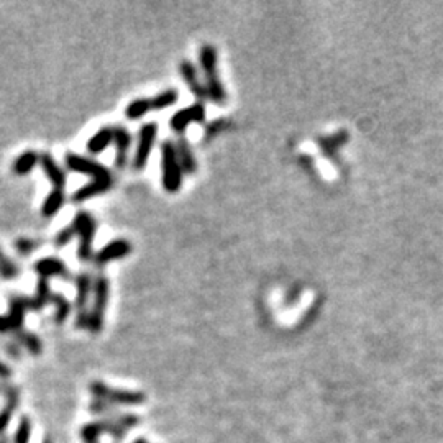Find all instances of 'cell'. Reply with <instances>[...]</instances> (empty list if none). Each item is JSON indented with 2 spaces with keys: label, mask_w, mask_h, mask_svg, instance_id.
<instances>
[{
  "label": "cell",
  "mask_w": 443,
  "mask_h": 443,
  "mask_svg": "<svg viewBox=\"0 0 443 443\" xmlns=\"http://www.w3.org/2000/svg\"><path fill=\"white\" fill-rule=\"evenodd\" d=\"M199 66L204 76L207 99L215 105L224 107L229 100V94L219 74V51L214 45L205 43L199 50Z\"/></svg>",
  "instance_id": "1"
},
{
  "label": "cell",
  "mask_w": 443,
  "mask_h": 443,
  "mask_svg": "<svg viewBox=\"0 0 443 443\" xmlns=\"http://www.w3.org/2000/svg\"><path fill=\"white\" fill-rule=\"evenodd\" d=\"M109 299H110V280L100 272V275L94 276V286H92V302L89 311V323H87V330L92 335L100 333L102 328H104Z\"/></svg>",
  "instance_id": "2"
},
{
  "label": "cell",
  "mask_w": 443,
  "mask_h": 443,
  "mask_svg": "<svg viewBox=\"0 0 443 443\" xmlns=\"http://www.w3.org/2000/svg\"><path fill=\"white\" fill-rule=\"evenodd\" d=\"M161 153V184L168 194H176L181 190L184 183V173L179 163L174 142L164 140L159 148Z\"/></svg>",
  "instance_id": "3"
},
{
  "label": "cell",
  "mask_w": 443,
  "mask_h": 443,
  "mask_svg": "<svg viewBox=\"0 0 443 443\" xmlns=\"http://www.w3.org/2000/svg\"><path fill=\"white\" fill-rule=\"evenodd\" d=\"M73 229L76 231L77 238V258L82 263H89L94 260V238L97 224L94 215L87 210H79L74 215L73 222H71Z\"/></svg>",
  "instance_id": "4"
},
{
  "label": "cell",
  "mask_w": 443,
  "mask_h": 443,
  "mask_svg": "<svg viewBox=\"0 0 443 443\" xmlns=\"http://www.w3.org/2000/svg\"><path fill=\"white\" fill-rule=\"evenodd\" d=\"M76 284V299H74V311H76V322L74 326L77 330H86L89 323V311H91V297H92V286H94V277L91 272L81 271L79 275L74 276Z\"/></svg>",
  "instance_id": "5"
},
{
  "label": "cell",
  "mask_w": 443,
  "mask_h": 443,
  "mask_svg": "<svg viewBox=\"0 0 443 443\" xmlns=\"http://www.w3.org/2000/svg\"><path fill=\"white\" fill-rule=\"evenodd\" d=\"M64 166L76 174L91 178V181H112L113 179L112 171L105 164L77 153L64 154Z\"/></svg>",
  "instance_id": "6"
},
{
  "label": "cell",
  "mask_w": 443,
  "mask_h": 443,
  "mask_svg": "<svg viewBox=\"0 0 443 443\" xmlns=\"http://www.w3.org/2000/svg\"><path fill=\"white\" fill-rule=\"evenodd\" d=\"M91 394L97 401H102L105 404H120V405H138L146 401V396L138 391H127V389H115L107 386L102 381H94L89 384Z\"/></svg>",
  "instance_id": "7"
},
{
  "label": "cell",
  "mask_w": 443,
  "mask_h": 443,
  "mask_svg": "<svg viewBox=\"0 0 443 443\" xmlns=\"http://www.w3.org/2000/svg\"><path fill=\"white\" fill-rule=\"evenodd\" d=\"M156 137H158V123L146 122L140 127V130H138L137 149L132 158V168L135 169V171H143V169L148 166L154 143H156Z\"/></svg>",
  "instance_id": "8"
},
{
  "label": "cell",
  "mask_w": 443,
  "mask_h": 443,
  "mask_svg": "<svg viewBox=\"0 0 443 443\" xmlns=\"http://www.w3.org/2000/svg\"><path fill=\"white\" fill-rule=\"evenodd\" d=\"M205 117H207V109H205L204 102L195 100L194 104H190L185 109L178 110L169 120V128L176 133V135L183 137V133L188 130L190 125L194 123H204Z\"/></svg>",
  "instance_id": "9"
},
{
  "label": "cell",
  "mask_w": 443,
  "mask_h": 443,
  "mask_svg": "<svg viewBox=\"0 0 443 443\" xmlns=\"http://www.w3.org/2000/svg\"><path fill=\"white\" fill-rule=\"evenodd\" d=\"M110 435L115 440H123L127 435V430L123 427L113 424L110 420H99V422H91L86 424L81 429V439L84 443H99L100 435Z\"/></svg>",
  "instance_id": "10"
},
{
  "label": "cell",
  "mask_w": 443,
  "mask_h": 443,
  "mask_svg": "<svg viewBox=\"0 0 443 443\" xmlns=\"http://www.w3.org/2000/svg\"><path fill=\"white\" fill-rule=\"evenodd\" d=\"M33 271L41 280L50 281L51 277H58L63 281H74V275L71 272L68 265L58 256H45V258L38 260L33 265Z\"/></svg>",
  "instance_id": "11"
},
{
  "label": "cell",
  "mask_w": 443,
  "mask_h": 443,
  "mask_svg": "<svg viewBox=\"0 0 443 443\" xmlns=\"http://www.w3.org/2000/svg\"><path fill=\"white\" fill-rule=\"evenodd\" d=\"M132 251H133V245L127 238H115L102 246L100 250H97L94 255V260L92 261H94V265L97 267H104L112 261L127 258Z\"/></svg>",
  "instance_id": "12"
},
{
  "label": "cell",
  "mask_w": 443,
  "mask_h": 443,
  "mask_svg": "<svg viewBox=\"0 0 443 443\" xmlns=\"http://www.w3.org/2000/svg\"><path fill=\"white\" fill-rule=\"evenodd\" d=\"M133 137L130 130L123 125H113V143L115 146V168L123 171L130 163V149Z\"/></svg>",
  "instance_id": "13"
},
{
  "label": "cell",
  "mask_w": 443,
  "mask_h": 443,
  "mask_svg": "<svg viewBox=\"0 0 443 443\" xmlns=\"http://www.w3.org/2000/svg\"><path fill=\"white\" fill-rule=\"evenodd\" d=\"M179 74H181L185 86L189 87V91L192 92V96L199 102L207 100V91H205L204 81L200 79V74L197 71V66L192 63L190 59H183L179 63Z\"/></svg>",
  "instance_id": "14"
},
{
  "label": "cell",
  "mask_w": 443,
  "mask_h": 443,
  "mask_svg": "<svg viewBox=\"0 0 443 443\" xmlns=\"http://www.w3.org/2000/svg\"><path fill=\"white\" fill-rule=\"evenodd\" d=\"M89 410L92 414H99V415H105V420H110L113 424L123 427V429H133L140 424V417L133 415V414H120V412L115 410V407H112L110 404L102 403V401H94L91 403Z\"/></svg>",
  "instance_id": "15"
},
{
  "label": "cell",
  "mask_w": 443,
  "mask_h": 443,
  "mask_svg": "<svg viewBox=\"0 0 443 443\" xmlns=\"http://www.w3.org/2000/svg\"><path fill=\"white\" fill-rule=\"evenodd\" d=\"M40 166L43 169L45 176L48 178L51 185H53V189H64L68 176H66L64 168L56 161L53 154L48 151L40 153Z\"/></svg>",
  "instance_id": "16"
},
{
  "label": "cell",
  "mask_w": 443,
  "mask_h": 443,
  "mask_svg": "<svg viewBox=\"0 0 443 443\" xmlns=\"http://www.w3.org/2000/svg\"><path fill=\"white\" fill-rule=\"evenodd\" d=\"M113 185H115V179H112V181H91L81 185L79 189H76L73 195H71V200H73V204H84L87 200L107 194L109 190H112Z\"/></svg>",
  "instance_id": "17"
},
{
  "label": "cell",
  "mask_w": 443,
  "mask_h": 443,
  "mask_svg": "<svg viewBox=\"0 0 443 443\" xmlns=\"http://www.w3.org/2000/svg\"><path fill=\"white\" fill-rule=\"evenodd\" d=\"M174 146H176V153L179 158V163H181L184 176H192L197 171L199 164L197 159H195V154L192 151V146H190L189 140L185 137H178V140L174 142Z\"/></svg>",
  "instance_id": "18"
},
{
  "label": "cell",
  "mask_w": 443,
  "mask_h": 443,
  "mask_svg": "<svg viewBox=\"0 0 443 443\" xmlns=\"http://www.w3.org/2000/svg\"><path fill=\"white\" fill-rule=\"evenodd\" d=\"M40 164V153L37 149H25L23 153H20L12 163V173L15 176H28Z\"/></svg>",
  "instance_id": "19"
},
{
  "label": "cell",
  "mask_w": 443,
  "mask_h": 443,
  "mask_svg": "<svg viewBox=\"0 0 443 443\" xmlns=\"http://www.w3.org/2000/svg\"><path fill=\"white\" fill-rule=\"evenodd\" d=\"M113 143V127L107 125L102 127L97 130L94 135H92L86 143L87 153L92 154V156H97V154L104 153L107 148H109Z\"/></svg>",
  "instance_id": "20"
},
{
  "label": "cell",
  "mask_w": 443,
  "mask_h": 443,
  "mask_svg": "<svg viewBox=\"0 0 443 443\" xmlns=\"http://www.w3.org/2000/svg\"><path fill=\"white\" fill-rule=\"evenodd\" d=\"M18 399L20 394L17 388H13V386L5 388V407L0 410V435H4V432L7 430L10 420H12L13 412L18 405Z\"/></svg>",
  "instance_id": "21"
},
{
  "label": "cell",
  "mask_w": 443,
  "mask_h": 443,
  "mask_svg": "<svg viewBox=\"0 0 443 443\" xmlns=\"http://www.w3.org/2000/svg\"><path fill=\"white\" fill-rule=\"evenodd\" d=\"M66 202L64 189H51V192L46 195V199L41 204V217L53 219L59 214Z\"/></svg>",
  "instance_id": "22"
},
{
  "label": "cell",
  "mask_w": 443,
  "mask_h": 443,
  "mask_svg": "<svg viewBox=\"0 0 443 443\" xmlns=\"http://www.w3.org/2000/svg\"><path fill=\"white\" fill-rule=\"evenodd\" d=\"M50 306L54 307L53 321H54L56 326H63V323L68 321L69 316H71V311H73V304L69 302L68 297L59 294V292H51Z\"/></svg>",
  "instance_id": "23"
},
{
  "label": "cell",
  "mask_w": 443,
  "mask_h": 443,
  "mask_svg": "<svg viewBox=\"0 0 443 443\" xmlns=\"http://www.w3.org/2000/svg\"><path fill=\"white\" fill-rule=\"evenodd\" d=\"M13 337L15 342L18 343V347H23L28 353H32L33 357H40L41 352H43V343H41V340L33 332L27 330V328H22V330L13 333Z\"/></svg>",
  "instance_id": "24"
},
{
  "label": "cell",
  "mask_w": 443,
  "mask_h": 443,
  "mask_svg": "<svg viewBox=\"0 0 443 443\" xmlns=\"http://www.w3.org/2000/svg\"><path fill=\"white\" fill-rule=\"evenodd\" d=\"M149 112H153L151 99L149 97H138L125 107V118L130 122H137L146 117Z\"/></svg>",
  "instance_id": "25"
},
{
  "label": "cell",
  "mask_w": 443,
  "mask_h": 443,
  "mask_svg": "<svg viewBox=\"0 0 443 443\" xmlns=\"http://www.w3.org/2000/svg\"><path fill=\"white\" fill-rule=\"evenodd\" d=\"M149 99H151L153 112H161L176 104L179 100V91L176 87H169V89H164L161 92H158L156 96L149 97Z\"/></svg>",
  "instance_id": "26"
},
{
  "label": "cell",
  "mask_w": 443,
  "mask_h": 443,
  "mask_svg": "<svg viewBox=\"0 0 443 443\" xmlns=\"http://www.w3.org/2000/svg\"><path fill=\"white\" fill-rule=\"evenodd\" d=\"M51 292L53 291H51V287H50V281L38 277L37 289H35V294L32 296L33 312H41L46 306H50Z\"/></svg>",
  "instance_id": "27"
},
{
  "label": "cell",
  "mask_w": 443,
  "mask_h": 443,
  "mask_svg": "<svg viewBox=\"0 0 443 443\" xmlns=\"http://www.w3.org/2000/svg\"><path fill=\"white\" fill-rule=\"evenodd\" d=\"M20 276V267L0 250V280L13 281Z\"/></svg>",
  "instance_id": "28"
},
{
  "label": "cell",
  "mask_w": 443,
  "mask_h": 443,
  "mask_svg": "<svg viewBox=\"0 0 443 443\" xmlns=\"http://www.w3.org/2000/svg\"><path fill=\"white\" fill-rule=\"evenodd\" d=\"M41 245H43V241L38 238H32V236H20V238L13 241L15 250H17V253L22 256H28L35 253Z\"/></svg>",
  "instance_id": "29"
},
{
  "label": "cell",
  "mask_w": 443,
  "mask_h": 443,
  "mask_svg": "<svg viewBox=\"0 0 443 443\" xmlns=\"http://www.w3.org/2000/svg\"><path fill=\"white\" fill-rule=\"evenodd\" d=\"M30 435H32V420H30V417L23 415L17 427V432H15L13 443H28Z\"/></svg>",
  "instance_id": "30"
},
{
  "label": "cell",
  "mask_w": 443,
  "mask_h": 443,
  "mask_svg": "<svg viewBox=\"0 0 443 443\" xmlns=\"http://www.w3.org/2000/svg\"><path fill=\"white\" fill-rule=\"evenodd\" d=\"M74 238H76V231L73 229V225H68V226H64V229H61L58 234H56L53 243H54L56 248H63V246L69 245Z\"/></svg>",
  "instance_id": "31"
},
{
  "label": "cell",
  "mask_w": 443,
  "mask_h": 443,
  "mask_svg": "<svg viewBox=\"0 0 443 443\" xmlns=\"http://www.w3.org/2000/svg\"><path fill=\"white\" fill-rule=\"evenodd\" d=\"M2 335H12V326H10L7 313H5V316H0V337H2Z\"/></svg>",
  "instance_id": "32"
},
{
  "label": "cell",
  "mask_w": 443,
  "mask_h": 443,
  "mask_svg": "<svg viewBox=\"0 0 443 443\" xmlns=\"http://www.w3.org/2000/svg\"><path fill=\"white\" fill-rule=\"evenodd\" d=\"M12 376V369L8 368V364H5L2 359H0V379H8Z\"/></svg>",
  "instance_id": "33"
},
{
  "label": "cell",
  "mask_w": 443,
  "mask_h": 443,
  "mask_svg": "<svg viewBox=\"0 0 443 443\" xmlns=\"http://www.w3.org/2000/svg\"><path fill=\"white\" fill-rule=\"evenodd\" d=\"M133 443H148L145 439H138V440H135Z\"/></svg>",
  "instance_id": "34"
},
{
  "label": "cell",
  "mask_w": 443,
  "mask_h": 443,
  "mask_svg": "<svg viewBox=\"0 0 443 443\" xmlns=\"http://www.w3.org/2000/svg\"><path fill=\"white\" fill-rule=\"evenodd\" d=\"M0 443H8V442H7V439H5V437H2V439H0Z\"/></svg>",
  "instance_id": "35"
},
{
  "label": "cell",
  "mask_w": 443,
  "mask_h": 443,
  "mask_svg": "<svg viewBox=\"0 0 443 443\" xmlns=\"http://www.w3.org/2000/svg\"><path fill=\"white\" fill-rule=\"evenodd\" d=\"M43 443H51V442H50V440H48V439H46V440H45V442H43Z\"/></svg>",
  "instance_id": "36"
}]
</instances>
